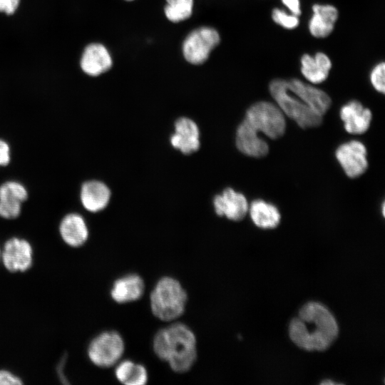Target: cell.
<instances>
[{
    "label": "cell",
    "mask_w": 385,
    "mask_h": 385,
    "mask_svg": "<svg viewBox=\"0 0 385 385\" xmlns=\"http://www.w3.org/2000/svg\"><path fill=\"white\" fill-rule=\"evenodd\" d=\"M289 334L292 341L307 351H324L339 334L337 322L324 304L310 302L305 304L290 322Z\"/></svg>",
    "instance_id": "1"
},
{
    "label": "cell",
    "mask_w": 385,
    "mask_h": 385,
    "mask_svg": "<svg viewBox=\"0 0 385 385\" xmlns=\"http://www.w3.org/2000/svg\"><path fill=\"white\" fill-rule=\"evenodd\" d=\"M153 348L156 356L178 373L190 370L197 359L195 335L183 323L160 329L154 336Z\"/></svg>",
    "instance_id": "2"
},
{
    "label": "cell",
    "mask_w": 385,
    "mask_h": 385,
    "mask_svg": "<svg viewBox=\"0 0 385 385\" xmlns=\"http://www.w3.org/2000/svg\"><path fill=\"white\" fill-rule=\"evenodd\" d=\"M188 295L176 279L171 277L160 278L150 294V305L158 319L170 322L180 317L185 312Z\"/></svg>",
    "instance_id": "3"
},
{
    "label": "cell",
    "mask_w": 385,
    "mask_h": 385,
    "mask_svg": "<svg viewBox=\"0 0 385 385\" xmlns=\"http://www.w3.org/2000/svg\"><path fill=\"white\" fill-rule=\"evenodd\" d=\"M269 90L284 115L294 120L299 127L314 128L322 123V116L313 111L289 88L287 80H272Z\"/></svg>",
    "instance_id": "4"
},
{
    "label": "cell",
    "mask_w": 385,
    "mask_h": 385,
    "mask_svg": "<svg viewBox=\"0 0 385 385\" xmlns=\"http://www.w3.org/2000/svg\"><path fill=\"white\" fill-rule=\"evenodd\" d=\"M258 133L271 139L282 137L286 130L285 115L280 108L269 101H258L246 111L244 118Z\"/></svg>",
    "instance_id": "5"
},
{
    "label": "cell",
    "mask_w": 385,
    "mask_h": 385,
    "mask_svg": "<svg viewBox=\"0 0 385 385\" xmlns=\"http://www.w3.org/2000/svg\"><path fill=\"white\" fill-rule=\"evenodd\" d=\"M124 351L125 343L122 336L115 331H106L91 340L88 356L96 366L108 368L120 361Z\"/></svg>",
    "instance_id": "6"
},
{
    "label": "cell",
    "mask_w": 385,
    "mask_h": 385,
    "mask_svg": "<svg viewBox=\"0 0 385 385\" xmlns=\"http://www.w3.org/2000/svg\"><path fill=\"white\" fill-rule=\"evenodd\" d=\"M220 41V35L215 29L210 27L196 29L187 36L183 42L184 57L192 64H202L207 61L210 52Z\"/></svg>",
    "instance_id": "7"
},
{
    "label": "cell",
    "mask_w": 385,
    "mask_h": 385,
    "mask_svg": "<svg viewBox=\"0 0 385 385\" xmlns=\"http://www.w3.org/2000/svg\"><path fill=\"white\" fill-rule=\"evenodd\" d=\"M365 145L360 141L351 140L340 145L335 156L345 174L350 178H357L366 170L368 160Z\"/></svg>",
    "instance_id": "8"
},
{
    "label": "cell",
    "mask_w": 385,
    "mask_h": 385,
    "mask_svg": "<svg viewBox=\"0 0 385 385\" xmlns=\"http://www.w3.org/2000/svg\"><path fill=\"white\" fill-rule=\"evenodd\" d=\"M1 260L9 272H24L32 265V247L25 239L11 237L4 243Z\"/></svg>",
    "instance_id": "9"
},
{
    "label": "cell",
    "mask_w": 385,
    "mask_h": 385,
    "mask_svg": "<svg viewBox=\"0 0 385 385\" xmlns=\"http://www.w3.org/2000/svg\"><path fill=\"white\" fill-rule=\"evenodd\" d=\"M213 205L217 215L225 216L234 221L242 220L249 210L245 196L231 188H227L221 194L217 195L214 197Z\"/></svg>",
    "instance_id": "10"
},
{
    "label": "cell",
    "mask_w": 385,
    "mask_h": 385,
    "mask_svg": "<svg viewBox=\"0 0 385 385\" xmlns=\"http://www.w3.org/2000/svg\"><path fill=\"white\" fill-rule=\"evenodd\" d=\"M287 81L289 88L315 113L322 116L330 108L331 98L322 89L298 78Z\"/></svg>",
    "instance_id": "11"
},
{
    "label": "cell",
    "mask_w": 385,
    "mask_h": 385,
    "mask_svg": "<svg viewBox=\"0 0 385 385\" xmlns=\"http://www.w3.org/2000/svg\"><path fill=\"white\" fill-rule=\"evenodd\" d=\"M200 133L190 118L182 117L175 122V132L170 136L172 146L185 155L197 151L200 147Z\"/></svg>",
    "instance_id": "12"
},
{
    "label": "cell",
    "mask_w": 385,
    "mask_h": 385,
    "mask_svg": "<svg viewBox=\"0 0 385 385\" xmlns=\"http://www.w3.org/2000/svg\"><path fill=\"white\" fill-rule=\"evenodd\" d=\"M312 9V15L308 22L310 34L318 38L329 36L339 17L337 9L332 4H314Z\"/></svg>",
    "instance_id": "13"
},
{
    "label": "cell",
    "mask_w": 385,
    "mask_h": 385,
    "mask_svg": "<svg viewBox=\"0 0 385 385\" xmlns=\"http://www.w3.org/2000/svg\"><path fill=\"white\" fill-rule=\"evenodd\" d=\"M340 118L346 132L351 134H363L370 126L372 113L359 101L353 100L341 108Z\"/></svg>",
    "instance_id": "14"
},
{
    "label": "cell",
    "mask_w": 385,
    "mask_h": 385,
    "mask_svg": "<svg viewBox=\"0 0 385 385\" xmlns=\"http://www.w3.org/2000/svg\"><path fill=\"white\" fill-rule=\"evenodd\" d=\"M236 145L241 153L253 158H262L269 153L267 143L245 119L237 128Z\"/></svg>",
    "instance_id": "15"
},
{
    "label": "cell",
    "mask_w": 385,
    "mask_h": 385,
    "mask_svg": "<svg viewBox=\"0 0 385 385\" xmlns=\"http://www.w3.org/2000/svg\"><path fill=\"white\" fill-rule=\"evenodd\" d=\"M79 197L81 205L87 211L98 212L108 205L111 190L100 180H87L81 186Z\"/></svg>",
    "instance_id": "16"
},
{
    "label": "cell",
    "mask_w": 385,
    "mask_h": 385,
    "mask_svg": "<svg viewBox=\"0 0 385 385\" xmlns=\"http://www.w3.org/2000/svg\"><path fill=\"white\" fill-rule=\"evenodd\" d=\"M58 230L63 241L72 247L82 246L88 238L87 224L83 216L76 212L66 215L60 222Z\"/></svg>",
    "instance_id": "17"
},
{
    "label": "cell",
    "mask_w": 385,
    "mask_h": 385,
    "mask_svg": "<svg viewBox=\"0 0 385 385\" xmlns=\"http://www.w3.org/2000/svg\"><path fill=\"white\" fill-rule=\"evenodd\" d=\"M300 65L301 73L313 85L325 81L332 67L331 59L323 52H317L314 56L303 54L300 58Z\"/></svg>",
    "instance_id": "18"
},
{
    "label": "cell",
    "mask_w": 385,
    "mask_h": 385,
    "mask_svg": "<svg viewBox=\"0 0 385 385\" xmlns=\"http://www.w3.org/2000/svg\"><path fill=\"white\" fill-rule=\"evenodd\" d=\"M145 291V283L137 274H128L117 279L111 289V296L117 303L124 304L139 299Z\"/></svg>",
    "instance_id": "19"
},
{
    "label": "cell",
    "mask_w": 385,
    "mask_h": 385,
    "mask_svg": "<svg viewBox=\"0 0 385 385\" xmlns=\"http://www.w3.org/2000/svg\"><path fill=\"white\" fill-rule=\"evenodd\" d=\"M111 66L112 58L104 46L92 43L85 48L81 67L86 74L97 76L108 71Z\"/></svg>",
    "instance_id": "20"
},
{
    "label": "cell",
    "mask_w": 385,
    "mask_h": 385,
    "mask_svg": "<svg viewBox=\"0 0 385 385\" xmlns=\"http://www.w3.org/2000/svg\"><path fill=\"white\" fill-rule=\"evenodd\" d=\"M248 212L254 224L262 229L275 228L281 220V215L277 207L262 200L252 201Z\"/></svg>",
    "instance_id": "21"
},
{
    "label": "cell",
    "mask_w": 385,
    "mask_h": 385,
    "mask_svg": "<svg viewBox=\"0 0 385 385\" xmlns=\"http://www.w3.org/2000/svg\"><path fill=\"white\" fill-rule=\"evenodd\" d=\"M114 374L117 380L125 385H144L148 379L145 367L129 359L118 361Z\"/></svg>",
    "instance_id": "22"
},
{
    "label": "cell",
    "mask_w": 385,
    "mask_h": 385,
    "mask_svg": "<svg viewBox=\"0 0 385 385\" xmlns=\"http://www.w3.org/2000/svg\"><path fill=\"white\" fill-rule=\"evenodd\" d=\"M28 197L26 188L19 181L8 180L0 185V202L22 205Z\"/></svg>",
    "instance_id": "23"
},
{
    "label": "cell",
    "mask_w": 385,
    "mask_h": 385,
    "mask_svg": "<svg viewBox=\"0 0 385 385\" xmlns=\"http://www.w3.org/2000/svg\"><path fill=\"white\" fill-rule=\"evenodd\" d=\"M165 6L166 17L174 23L188 19L192 11L193 0H166Z\"/></svg>",
    "instance_id": "24"
},
{
    "label": "cell",
    "mask_w": 385,
    "mask_h": 385,
    "mask_svg": "<svg viewBox=\"0 0 385 385\" xmlns=\"http://www.w3.org/2000/svg\"><path fill=\"white\" fill-rule=\"evenodd\" d=\"M272 19L275 24L289 30L294 29L299 24V16L279 8L272 10Z\"/></svg>",
    "instance_id": "25"
},
{
    "label": "cell",
    "mask_w": 385,
    "mask_h": 385,
    "mask_svg": "<svg viewBox=\"0 0 385 385\" xmlns=\"http://www.w3.org/2000/svg\"><path fill=\"white\" fill-rule=\"evenodd\" d=\"M370 82L373 88L378 92L384 93L385 91V63H378L370 73Z\"/></svg>",
    "instance_id": "26"
},
{
    "label": "cell",
    "mask_w": 385,
    "mask_h": 385,
    "mask_svg": "<svg viewBox=\"0 0 385 385\" xmlns=\"http://www.w3.org/2000/svg\"><path fill=\"white\" fill-rule=\"evenodd\" d=\"M22 383L20 378L9 371L0 370V385H19Z\"/></svg>",
    "instance_id": "27"
},
{
    "label": "cell",
    "mask_w": 385,
    "mask_h": 385,
    "mask_svg": "<svg viewBox=\"0 0 385 385\" xmlns=\"http://www.w3.org/2000/svg\"><path fill=\"white\" fill-rule=\"evenodd\" d=\"M11 161V149L9 143L0 139V166H6Z\"/></svg>",
    "instance_id": "28"
},
{
    "label": "cell",
    "mask_w": 385,
    "mask_h": 385,
    "mask_svg": "<svg viewBox=\"0 0 385 385\" xmlns=\"http://www.w3.org/2000/svg\"><path fill=\"white\" fill-rule=\"evenodd\" d=\"M20 0H0V11L7 14L15 12L19 6Z\"/></svg>",
    "instance_id": "29"
},
{
    "label": "cell",
    "mask_w": 385,
    "mask_h": 385,
    "mask_svg": "<svg viewBox=\"0 0 385 385\" xmlns=\"http://www.w3.org/2000/svg\"><path fill=\"white\" fill-rule=\"evenodd\" d=\"M289 13L299 16L302 14L300 0H281Z\"/></svg>",
    "instance_id": "30"
},
{
    "label": "cell",
    "mask_w": 385,
    "mask_h": 385,
    "mask_svg": "<svg viewBox=\"0 0 385 385\" xmlns=\"http://www.w3.org/2000/svg\"><path fill=\"white\" fill-rule=\"evenodd\" d=\"M381 208H382V215H384V213H385V212H384V202H383V204H382Z\"/></svg>",
    "instance_id": "31"
},
{
    "label": "cell",
    "mask_w": 385,
    "mask_h": 385,
    "mask_svg": "<svg viewBox=\"0 0 385 385\" xmlns=\"http://www.w3.org/2000/svg\"><path fill=\"white\" fill-rule=\"evenodd\" d=\"M1 250L0 249V260H1Z\"/></svg>",
    "instance_id": "32"
},
{
    "label": "cell",
    "mask_w": 385,
    "mask_h": 385,
    "mask_svg": "<svg viewBox=\"0 0 385 385\" xmlns=\"http://www.w3.org/2000/svg\"><path fill=\"white\" fill-rule=\"evenodd\" d=\"M126 1H133V0H126Z\"/></svg>",
    "instance_id": "33"
}]
</instances>
